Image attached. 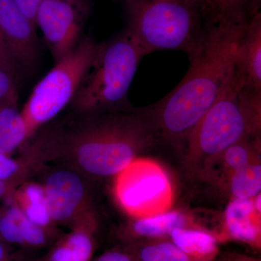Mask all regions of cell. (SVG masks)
<instances>
[{
    "label": "cell",
    "mask_w": 261,
    "mask_h": 261,
    "mask_svg": "<svg viewBox=\"0 0 261 261\" xmlns=\"http://www.w3.org/2000/svg\"><path fill=\"white\" fill-rule=\"evenodd\" d=\"M248 22L211 23L203 42L189 56L190 67L183 80L151 107V118L166 139L187 141L214 104L232 69L239 41Z\"/></svg>",
    "instance_id": "obj_1"
},
{
    "label": "cell",
    "mask_w": 261,
    "mask_h": 261,
    "mask_svg": "<svg viewBox=\"0 0 261 261\" xmlns=\"http://www.w3.org/2000/svg\"><path fill=\"white\" fill-rule=\"evenodd\" d=\"M125 30L144 56L178 50L191 56L203 42L210 22L193 0H123Z\"/></svg>",
    "instance_id": "obj_2"
},
{
    "label": "cell",
    "mask_w": 261,
    "mask_h": 261,
    "mask_svg": "<svg viewBox=\"0 0 261 261\" xmlns=\"http://www.w3.org/2000/svg\"><path fill=\"white\" fill-rule=\"evenodd\" d=\"M261 92L243 87L233 66L219 95L187 142L193 159L219 157L230 146L255 137L260 128Z\"/></svg>",
    "instance_id": "obj_3"
},
{
    "label": "cell",
    "mask_w": 261,
    "mask_h": 261,
    "mask_svg": "<svg viewBox=\"0 0 261 261\" xmlns=\"http://www.w3.org/2000/svg\"><path fill=\"white\" fill-rule=\"evenodd\" d=\"M143 53L126 32L99 44L72 103L83 111L118 108L127 99Z\"/></svg>",
    "instance_id": "obj_4"
},
{
    "label": "cell",
    "mask_w": 261,
    "mask_h": 261,
    "mask_svg": "<svg viewBox=\"0 0 261 261\" xmlns=\"http://www.w3.org/2000/svg\"><path fill=\"white\" fill-rule=\"evenodd\" d=\"M145 125L123 115L105 120L81 132L74 139L81 167L101 176L119 174L135 159L137 150L150 142Z\"/></svg>",
    "instance_id": "obj_5"
},
{
    "label": "cell",
    "mask_w": 261,
    "mask_h": 261,
    "mask_svg": "<svg viewBox=\"0 0 261 261\" xmlns=\"http://www.w3.org/2000/svg\"><path fill=\"white\" fill-rule=\"evenodd\" d=\"M99 44L89 37L81 39L70 53L35 86L23 111L29 135L54 118L72 102L97 53Z\"/></svg>",
    "instance_id": "obj_6"
},
{
    "label": "cell",
    "mask_w": 261,
    "mask_h": 261,
    "mask_svg": "<svg viewBox=\"0 0 261 261\" xmlns=\"http://www.w3.org/2000/svg\"><path fill=\"white\" fill-rule=\"evenodd\" d=\"M119 174L117 196L132 216L142 219L163 214L169 208L172 200L171 183L157 163L135 159Z\"/></svg>",
    "instance_id": "obj_7"
},
{
    "label": "cell",
    "mask_w": 261,
    "mask_h": 261,
    "mask_svg": "<svg viewBox=\"0 0 261 261\" xmlns=\"http://www.w3.org/2000/svg\"><path fill=\"white\" fill-rule=\"evenodd\" d=\"M37 25L56 63L80 42L82 23L71 0H44L38 9Z\"/></svg>",
    "instance_id": "obj_8"
},
{
    "label": "cell",
    "mask_w": 261,
    "mask_h": 261,
    "mask_svg": "<svg viewBox=\"0 0 261 261\" xmlns=\"http://www.w3.org/2000/svg\"><path fill=\"white\" fill-rule=\"evenodd\" d=\"M35 27L14 0H0V30L18 70L32 69L37 63Z\"/></svg>",
    "instance_id": "obj_9"
},
{
    "label": "cell",
    "mask_w": 261,
    "mask_h": 261,
    "mask_svg": "<svg viewBox=\"0 0 261 261\" xmlns=\"http://www.w3.org/2000/svg\"><path fill=\"white\" fill-rule=\"evenodd\" d=\"M235 71L243 87L261 92V14L246 24L235 53Z\"/></svg>",
    "instance_id": "obj_10"
},
{
    "label": "cell",
    "mask_w": 261,
    "mask_h": 261,
    "mask_svg": "<svg viewBox=\"0 0 261 261\" xmlns=\"http://www.w3.org/2000/svg\"><path fill=\"white\" fill-rule=\"evenodd\" d=\"M44 190L51 219L56 221L70 219L83 200V184L75 173L69 171L51 174Z\"/></svg>",
    "instance_id": "obj_11"
},
{
    "label": "cell",
    "mask_w": 261,
    "mask_h": 261,
    "mask_svg": "<svg viewBox=\"0 0 261 261\" xmlns=\"http://www.w3.org/2000/svg\"><path fill=\"white\" fill-rule=\"evenodd\" d=\"M225 218L228 233L235 240L247 243L260 240L258 212L251 199L235 198L228 205Z\"/></svg>",
    "instance_id": "obj_12"
},
{
    "label": "cell",
    "mask_w": 261,
    "mask_h": 261,
    "mask_svg": "<svg viewBox=\"0 0 261 261\" xmlns=\"http://www.w3.org/2000/svg\"><path fill=\"white\" fill-rule=\"evenodd\" d=\"M202 5L211 23H244L260 12V0H202Z\"/></svg>",
    "instance_id": "obj_13"
},
{
    "label": "cell",
    "mask_w": 261,
    "mask_h": 261,
    "mask_svg": "<svg viewBox=\"0 0 261 261\" xmlns=\"http://www.w3.org/2000/svg\"><path fill=\"white\" fill-rule=\"evenodd\" d=\"M29 136L27 122L17 108V99L0 105V153H13Z\"/></svg>",
    "instance_id": "obj_14"
},
{
    "label": "cell",
    "mask_w": 261,
    "mask_h": 261,
    "mask_svg": "<svg viewBox=\"0 0 261 261\" xmlns=\"http://www.w3.org/2000/svg\"><path fill=\"white\" fill-rule=\"evenodd\" d=\"M170 235L173 243L189 258L204 259L212 256L216 250V240L204 231L178 228L173 229Z\"/></svg>",
    "instance_id": "obj_15"
},
{
    "label": "cell",
    "mask_w": 261,
    "mask_h": 261,
    "mask_svg": "<svg viewBox=\"0 0 261 261\" xmlns=\"http://www.w3.org/2000/svg\"><path fill=\"white\" fill-rule=\"evenodd\" d=\"M186 219L178 212H165L142 218L134 224L135 233L140 236L159 237L170 233L175 228H183Z\"/></svg>",
    "instance_id": "obj_16"
},
{
    "label": "cell",
    "mask_w": 261,
    "mask_h": 261,
    "mask_svg": "<svg viewBox=\"0 0 261 261\" xmlns=\"http://www.w3.org/2000/svg\"><path fill=\"white\" fill-rule=\"evenodd\" d=\"M231 192L237 199H251L260 193V164H249L234 171L230 185Z\"/></svg>",
    "instance_id": "obj_17"
},
{
    "label": "cell",
    "mask_w": 261,
    "mask_h": 261,
    "mask_svg": "<svg viewBox=\"0 0 261 261\" xmlns=\"http://www.w3.org/2000/svg\"><path fill=\"white\" fill-rule=\"evenodd\" d=\"M24 214L38 226H47L51 221L44 189L37 185H29L25 189Z\"/></svg>",
    "instance_id": "obj_18"
},
{
    "label": "cell",
    "mask_w": 261,
    "mask_h": 261,
    "mask_svg": "<svg viewBox=\"0 0 261 261\" xmlns=\"http://www.w3.org/2000/svg\"><path fill=\"white\" fill-rule=\"evenodd\" d=\"M257 143V139L254 140V137H247L228 147L220 156L224 157L228 167L233 171H238L250 164Z\"/></svg>",
    "instance_id": "obj_19"
},
{
    "label": "cell",
    "mask_w": 261,
    "mask_h": 261,
    "mask_svg": "<svg viewBox=\"0 0 261 261\" xmlns=\"http://www.w3.org/2000/svg\"><path fill=\"white\" fill-rule=\"evenodd\" d=\"M142 261H190L173 243H162L147 245L140 252Z\"/></svg>",
    "instance_id": "obj_20"
},
{
    "label": "cell",
    "mask_w": 261,
    "mask_h": 261,
    "mask_svg": "<svg viewBox=\"0 0 261 261\" xmlns=\"http://www.w3.org/2000/svg\"><path fill=\"white\" fill-rule=\"evenodd\" d=\"M23 214L22 209L13 206L0 217V235L8 243H23L20 231V221Z\"/></svg>",
    "instance_id": "obj_21"
},
{
    "label": "cell",
    "mask_w": 261,
    "mask_h": 261,
    "mask_svg": "<svg viewBox=\"0 0 261 261\" xmlns=\"http://www.w3.org/2000/svg\"><path fill=\"white\" fill-rule=\"evenodd\" d=\"M66 246L74 261H88L92 252V244L88 235L77 231L72 233Z\"/></svg>",
    "instance_id": "obj_22"
},
{
    "label": "cell",
    "mask_w": 261,
    "mask_h": 261,
    "mask_svg": "<svg viewBox=\"0 0 261 261\" xmlns=\"http://www.w3.org/2000/svg\"><path fill=\"white\" fill-rule=\"evenodd\" d=\"M20 231L23 242L32 245H40L45 242L42 227L34 224L23 214L20 221Z\"/></svg>",
    "instance_id": "obj_23"
},
{
    "label": "cell",
    "mask_w": 261,
    "mask_h": 261,
    "mask_svg": "<svg viewBox=\"0 0 261 261\" xmlns=\"http://www.w3.org/2000/svg\"><path fill=\"white\" fill-rule=\"evenodd\" d=\"M18 99L13 75L0 69V105Z\"/></svg>",
    "instance_id": "obj_24"
},
{
    "label": "cell",
    "mask_w": 261,
    "mask_h": 261,
    "mask_svg": "<svg viewBox=\"0 0 261 261\" xmlns=\"http://www.w3.org/2000/svg\"><path fill=\"white\" fill-rule=\"evenodd\" d=\"M19 164L8 154L0 153V181H8L18 172Z\"/></svg>",
    "instance_id": "obj_25"
},
{
    "label": "cell",
    "mask_w": 261,
    "mask_h": 261,
    "mask_svg": "<svg viewBox=\"0 0 261 261\" xmlns=\"http://www.w3.org/2000/svg\"><path fill=\"white\" fill-rule=\"evenodd\" d=\"M0 69L13 75L18 70V66L10 55L2 36H0Z\"/></svg>",
    "instance_id": "obj_26"
},
{
    "label": "cell",
    "mask_w": 261,
    "mask_h": 261,
    "mask_svg": "<svg viewBox=\"0 0 261 261\" xmlns=\"http://www.w3.org/2000/svg\"><path fill=\"white\" fill-rule=\"evenodd\" d=\"M44 0H14L15 4L35 27L38 9Z\"/></svg>",
    "instance_id": "obj_27"
},
{
    "label": "cell",
    "mask_w": 261,
    "mask_h": 261,
    "mask_svg": "<svg viewBox=\"0 0 261 261\" xmlns=\"http://www.w3.org/2000/svg\"><path fill=\"white\" fill-rule=\"evenodd\" d=\"M97 261H130L129 257L119 252H109L99 257Z\"/></svg>",
    "instance_id": "obj_28"
},
{
    "label": "cell",
    "mask_w": 261,
    "mask_h": 261,
    "mask_svg": "<svg viewBox=\"0 0 261 261\" xmlns=\"http://www.w3.org/2000/svg\"><path fill=\"white\" fill-rule=\"evenodd\" d=\"M8 189V181H0V198L6 193Z\"/></svg>",
    "instance_id": "obj_29"
},
{
    "label": "cell",
    "mask_w": 261,
    "mask_h": 261,
    "mask_svg": "<svg viewBox=\"0 0 261 261\" xmlns=\"http://www.w3.org/2000/svg\"><path fill=\"white\" fill-rule=\"evenodd\" d=\"M260 194H259L258 195H257L256 200H255V202H254L255 204V207L256 209L257 212H259V214H260Z\"/></svg>",
    "instance_id": "obj_30"
},
{
    "label": "cell",
    "mask_w": 261,
    "mask_h": 261,
    "mask_svg": "<svg viewBox=\"0 0 261 261\" xmlns=\"http://www.w3.org/2000/svg\"><path fill=\"white\" fill-rule=\"evenodd\" d=\"M193 1H195L196 2V3H198V4L200 5L202 8V0H193ZM202 9H203V8H202Z\"/></svg>",
    "instance_id": "obj_31"
},
{
    "label": "cell",
    "mask_w": 261,
    "mask_h": 261,
    "mask_svg": "<svg viewBox=\"0 0 261 261\" xmlns=\"http://www.w3.org/2000/svg\"><path fill=\"white\" fill-rule=\"evenodd\" d=\"M0 254H4V250H3V247L2 246L1 244H0Z\"/></svg>",
    "instance_id": "obj_32"
},
{
    "label": "cell",
    "mask_w": 261,
    "mask_h": 261,
    "mask_svg": "<svg viewBox=\"0 0 261 261\" xmlns=\"http://www.w3.org/2000/svg\"><path fill=\"white\" fill-rule=\"evenodd\" d=\"M0 36H2V37H3V34H2L1 30H0ZM4 39V38H3Z\"/></svg>",
    "instance_id": "obj_33"
},
{
    "label": "cell",
    "mask_w": 261,
    "mask_h": 261,
    "mask_svg": "<svg viewBox=\"0 0 261 261\" xmlns=\"http://www.w3.org/2000/svg\"><path fill=\"white\" fill-rule=\"evenodd\" d=\"M0 261H2V260H0Z\"/></svg>",
    "instance_id": "obj_34"
}]
</instances>
